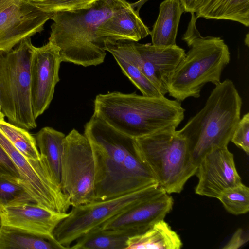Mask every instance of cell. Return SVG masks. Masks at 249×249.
Returning <instances> with one entry per match:
<instances>
[{"label":"cell","instance_id":"1","mask_svg":"<svg viewBox=\"0 0 249 249\" xmlns=\"http://www.w3.org/2000/svg\"><path fill=\"white\" fill-rule=\"evenodd\" d=\"M185 111L180 102L165 96L113 91L99 94L94 100V115L133 138L166 128H177L184 119Z\"/></svg>","mask_w":249,"mask_h":249},{"label":"cell","instance_id":"2","mask_svg":"<svg viewBox=\"0 0 249 249\" xmlns=\"http://www.w3.org/2000/svg\"><path fill=\"white\" fill-rule=\"evenodd\" d=\"M128 3L125 0H98L85 9L54 13L49 41L59 49L62 62L84 67L102 64L106 51L98 36V29Z\"/></svg>","mask_w":249,"mask_h":249},{"label":"cell","instance_id":"3","mask_svg":"<svg viewBox=\"0 0 249 249\" xmlns=\"http://www.w3.org/2000/svg\"><path fill=\"white\" fill-rule=\"evenodd\" d=\"M182 39L189 49L168 77L167 93L182 102L189 97L197 98L208 83L216 85L221 82L224 68L230 61L227 45L220 37L202 36L196 28L197 18L192 13Z\"/></svg>","mask_w":249,"mask_h":249},{"label":"cell","instance_id":"4","mask_svg":"<svg viewBox=\"0 0 249 249\" xmlns=\"http://www.w3.org/2000/svg\"><path fill=\"white\" fill-rule=\"evenodd\" d=\"M242 99L234 84L226 79L215 85L203 107L180 130L194 165L211 149L227 147L240 119Z\"/></svg>","mask_w":249,"mask_h":249},{"label":"cell","instance_id":"5","mask_svg":"<svg viewBox=\"0 0 249 249\" xmlns=\"http://www.w3.org/2000/svg\"><path fill=\"white\" fill-rule=\"evenodd\" d=\"M92 150L95 168V201L137 191L128 167L135 138L114 129L93 114L84 126Z\"/></svg>","mask_w":249,"mask_h":249},{"label":"cell","instance_id":"6","mask_svg":"<svg viewBox=\"0 0 249 249\" xmlns=\"http://www.w3.org/2000/svg\"><path fill=\"white\" fill-rule=\"evenodd\" d=\"M137 153L159 185L166 193H179L195 175L194 165L185 138L169 127L135 138Z\"/></svg>","mask_w":249,"mask_h":249},{"label":"cell","instance_id":"7","mask_svg":"<svg viewBox=\"0 0 249 249\" xmlns=\"http://www.w3.org/2000/svg\"><path fill=\"white\" fill-rule=\"evenodd\" d=\"M35 47L26 38L0 51V104L9 123L26 129L37 125L31 99L30 70Z\"/></svg>","mask_w":249,"mask_h":249},{"label":"cell","instance_id":"8","mask_svg":"<svg viewBox=\"0 0 249 249\" xmlns=\"http://www.w3.org/2000/svg\"><path fill=\"white\" fill-rule=\"evenodd\" d=\"M165 192L158 184L102 201L72 207L68 216L57 226L53 234L64 249L88 232L141 202Z\"/></svg>","mask_w":249,"mask_h":249},{"label":"cell","instance_id":"9","mask_svg":"<svg viewBox=\"0 0 249 249\" xmlns=\"http://www.w3.org/2000/svg\"><path fill=\"white\" fill-rule=\"evenodd\" d=\"M95 168L87 138L73 129L65 136L61 160L60 186L71 207L95 200Z\"/></svg>","mask_w":249,"mask_h":249},{"label":"cell","instance_id":"10","mask_svg":"<svg viewBox=\"0 0 249 249\" xmlns=\"http://www.w3.org/2000/svg\"><path fill=\"white\" fill-rule=\"evenodd\" d=\"M53 14L42 11L31 0H0V51H9L42 32Z\"/></svg>","mask_w":249,"mask_h":249},{"label":"cell","instance_id":"11","mask_svg":"<svg viewBox=\"0 0 249 249\" xmlns=\"http://www.w3.org/2000/svg\"><path fill=\"white\" fill-rule=\"evenodd\" d=\"M61 62L60 50L51 42L40 47H35L30 75L31 103L36 119L52 102L55 86L60 80Z\"/></svg>","mask_w":249,"mask_h":249},{"label":"cell","instance_id":"12","mask_svg":"<svg viewBox=\"0 0 249 249\" xmlns=\"http://www.w3.org/2000/svg\"><path fill=\"white\" fill-rule=\"evenodd\" d=\"M195 175L198 180L195 193L209 197L218 198L225 190L242 183L233 155L227 147L207 152L200 160Z\"/></svg>","mask_w":249,"mask_h":249},{"label":"cell","instance_id":"13","mask_svg":"<svg viewBox=\"0 0 249 249\" xmlns=\"http://www.w3.org/2000/svg\"><path fill=\"white\" fill-rule=\"evenodd\" d=\"M69 215L42 207L36 203L0 207V225L15 227L46 237L58 249H64L55 239L53 232Z\"/></svg>","mask_w":249,"mask_h":249},{"label":"cell","instance_id":"14","mask_svg":"<svg viewBox=\"0 0 249 249\" xmlns=\"http://www.w3.org/2000/svg\"><path fill=\"white\" fill-rule=\"evenodd\" d=\"M132 44L143 73L165 96L167 80L184 57L185 50L178 45L160 47L133 41Z\"/></svg>","mask_w":249,"mask_h":249},{"label":"cell","instance_id":"15","mask_svg":"<svg viewBox=\"0 0 249 249\" xmlns=\"http://www.w3.org/2000/svg\"><path fill=\"white\" fill-rule=\"evenodd\" d=\"M172 197L163 192L105 222L98 227L102 229H128L141 234L156 223L164 220L172 210Z\"/></svg>","mask_w":249,"mask_h":249},{"label":"cell","instance_id":"16","mask_svg":"<svg viewBox=\"0 0 249 249\" xmlns=\"http://www.w3.org/2000/svg\"><path fill=\"white\" fill-rule=\"evenodd\" d=\"M150 34V30L141 18L139 12L130 3L113 13L98 29L99 39L127 40L138 42Z\"/></svg>","mask_w":249,"mask_h":249},{"label":"cell","instance_id":"17","mask_svg":"<svg viewBox=\"0 0 249 249\" xmlns=\"http://www.w3.org/2000/svg\"><path fill=\"white\" fill-rule=\"evenodd\" d=\"M104 45L105 50L112 55L123 72L142 95L151 97L164 96L143 73L132 41L106 39Z\"/></svg>","mask_w":249,"mask_h":249},{"label":"cell","instance_id":"18","mask_svg":"<svg viewBox=\"0 0 249 249\" xmlns=\"http://www.w3.org/2000/svg\"><path fill=\"white\" fill-rule=\"evenodd\" d=\"M184 9L179 0H165L159 7L158 18L150 34L152 44L160 47L174 46L178 25Z\"/></svg>","mask_w":249,"mask_h":249},{"label":"cell","instance_id":"19","mask_svg":"<svg viewBox=\"0 0 249 249\" xmlns=\"http://www.w3.org/2000/svg\"><path fill=\"white\" fill-rule=\"evenodd\" d=\"M197 18L227 20L249 26V0H204Z\"/></svg>","mask_w":249,"mask_h":249},{"label":"cell","instance_id":"20","mask_svg":"<svg viewBox=\"0 0 249 249\" xmlns=\"http://www.w3.org/2000/svg\"><path fill=\"white\" fill-rule=\"evenodd\" d=\"M182 245L179 236L161 220L143 233L129 237L126 249H180Z\"/></svg>","mask_w":249,"mask_h":249},{"label":"cell","instance_id":"21","mask_svg":"<svg viewBox=\"0 0 249 249\" xmlns=\"http://www.w3.org/2000/svg\"><path fill=\"white\" fill-rule=\"evenodd\" d=\"M137 232L128 229H102L97 227L77 239L72 249H126L127 240Z\"/></svg>","mask_w":249,"mask_h":249},{"label":"cell","instance_id":"22","mask_svg":"<svg viewBox=\"0 0 249 249\" xmlns=\"http://www.w3.org/2000/svg\"><path fill=\"white\" fill-rule=\"evenodd\" d=\"M65 136L60 131L45 127L35 137L40 156L45 159L52 175L60 184L61 160Z\"/></svg>","mask_w":249,"mask_h":249},{"label":"cell","instance_id":"23","mask_svg":"<svg viewBox=\"0 0 249 249\" xmlns=\"http://www.w3.org/2000/svg\"><path fill=\"white\" fill-rule=\"evenodd\" d=\"M46 237L20 229L0 225V249H54Z\"/></svg>","mask_w":249,"mask_h":249},{"label":"cell","instance_id":"24","mask_svg":"<svg viewBox=\"0 0 249 249\" xmlns=\"http://www.w3.org/2000/svg\"><path fill=\"white\" fill-rule=\"evenodd\" d=\"M0 130L12 144L26 158L33 160L41 159L35 137L26 129L1 121H0Z\"/></svg>","mask_w":249,"mask_h":249},{"label":"cell","instance_id":"25","mask_svg":"<svg viewBox=\"0 0 249 249\" xmlns=\"http://www.w3.org/2000/svg\"><path fill=\"white\" fill-rule=\"evenodd\" d=\"M217 199L231 214H243L249 211V188L242 183L225 190Z\"/></svg>","mask_w":249,"mask_h":249},{"label":"cell","instance_id":"26","mask_svg":"<svg viewBox=\"0 0 249 249\" xmlns=\"http://www.w3.org/2000/svg\"><path fill=\"white\" fill-rule=\"evenodd\" d=\"M35 203L26 189L18 182L0 177V207Z\"/></svg>","mask_w":249,"mask_h":249},{"label":"cell","instance_id":"27","mask_svg":"<svg viewBox=\"0 0 249 249\" xmlns=\"http://www.w3.org/2000/svg\"><path fill=\"white\" fill-rule=\"evenodd\" d=\"M98 0H31L32 2L43 11L55 13L85 9Z\"/></svg>","mask_w":249,"mask_h":249},{"label":"cell","instance_id":"28","mask_svg":"<svg viewBox=\"0 0 249 249\" xmlns=\"http://www.w3.org/2000/svg\"><path fill=\"white\" fill-rule=\"evenodd\" d=\"M231 141L238 147L249 154V113L245 114L239 120L233 133Z\"/></svg>","mask_w":249,"mask_h":249},{"label":"cell","instance_id":"29","mask_svg":"<svg viewBox=\"0 0 249 249\" xmlns=\"http://www.w3.org/2000/svg\"><path fill=\"white\" fill-rule=\"evenodd\" d=\"M0 177L10 178L22 185V179L12 159L0 144Z\"/></svg>","mask_w":249,"mask_h":249},{"label":"cell","instance_id":"30","mask_svg":"<svg viewBox=\"0 0 249 249\" xmlns=\"http://www.w3.org/2000/svg\"><path fill=\"white\" fill-rule=\"evenodd\" d=\"M249 240V233L243 229L237 230L227 243L223 247V249H237L245 244Z\"/></svg>","mask_w":249,"mask_h":249},{"label":"cell","instance_id":"31","mask_svg":"<svg viewBox=\"0 0 249 249\" xmlns=\"http://www.w3.org/2000/svg\"><path fill=\"white\" fill-rule=\"evenodd\" d=\"M183 5L184 12L195 14L204 0H179Z\"/></svg>","mask_w":249,"mask_h":249},{"label":"cell","instance_id":"32","mask_svg":"<svg viewBox=\"0 0 249 249\" xmlns=\"http://www.w3.org/2000/svg\"><path fill=\"white\" fill-rule=\"evenodd\" d=\"M4 115L2 112L1 105L0 104V121H4Z\"/></svg>","mask_w":249,"mask_h":249}]
</instances>
